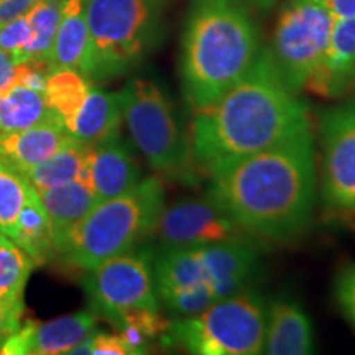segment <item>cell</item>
Returning a JSON list of instances; mask_svg holds the SVG:
<instances>
[{"instance_id":"obj_1","label":"cell","mask_w":355,"mask_h":355,"mask_svg":"<svg viewBox=\"0 0 355 355\" xmlns=\"http://www.w3.org/2000/svg\"><path fill=\"white\" fill-rule=\"evenodd\" d=\"M316 158L313 128H303L212 173L207 196L245 234L265 241H291L313 219Z\"/></svg>"},{"instance_id":"obj_2","label":"cell","mask_w":355,"mask_h":355,"mask_svg":"<svg viewBox=\"0 0 355 355\" xmlns=\"http://www.w3.org/2000/svg\"><path fill=\"white\" fill-rule=\"evenodd\" d=\"M308 127V102L286 86L263 48L241 81L194 115L188 132L191 157L211 176Z\"/></svg>"},{"instance_id":"obj_3","label":"cell","mask_w":355,"mask_h":355,"mask_svg":"<svg viewBox=\"0 0 355 355\" xmlns=\"http://www.w3.org/2000/svg\"><path fill=\"white\" fill-rule=\"evenodd\" d=\"M260 32L243 0H193L181 40L180 78L194 112L209 107L250 71Z\"/></svg>"},{"instance_id":"obj_4","label":"cell","mask_w":355,"mask_h":355,"mask_svg":"<svg viewBox=\"0 0 355 355\" xmlns=\"http://www.w3.org/2000/svg\"><path fill=\"white\" fill-rule=\"evenodd\" d=\"M165 206L162 181L146 178L130 193L96 204L56 243L55 252L68 263L89 272L102 261L133 250L153 235Z\"/></svg>"},{"instance_id":"obj_5","label":"cell","mask_w":355,"mask_h":355,"mask_svg":"<svg viewBox=\"0 0 355 355\" xmlns=\"http://www.w3.org/2000/svg\"><path fill=\"white\" fill-rule=\"evenodd\" d=\"M165 0H86L89 79L104 81L135 68L157 43Z\"/></svg>"},{"instance_id":"obj_6","label":"cell","mask_w":355,"mask_h":355,"mask_svg":"<svg viewBox=\"0 0 355 355\" xmlns=\"http://www.w3.org/2000/svg\"><path fill=\"white\" fill-rule=\"evenodd\" d=\"M117 99L122 121L150 168L159 176L189 181L194 170L189 133L165 89L152 79L135 78L117 92Z\"/></svg>"},{"instance_id":"obj_7","label":"cell","mask_w":355,"mask_h":355,"mask_svg":"<svg viewBox=\"0 0 355 355\" xmlns=\"http://www.w3.org/2000/svg\"><path fill=\"white\" fill-rule=\"evenodd\" d=\"M265 319V300L248 288L194 316L176 318L162 337L168 345L196 355H257L263 347Z\"/></svg>"},{"instance_id":"obj_8","label":"cell","mask_w":355,"mask_h":355,"mask_svg":"<svg viewBox=\"0 0 355 355\" xmlns=\"http://www.w3.org/2000/svg\"><path fill=\"white\" fill-rule=\"evenodd\" d=\"M92 308L115 327L135 311H159L153 259L148 248L127 252L102 261L83 279Z\"/></svg>"},{"instance_id":"obj_9","label":"cell","mask_w":355,"mask_h":355,"mask_svg":"<svg viewBox=\"0 0 355 355\" xmlns=\"http://www.w3.org/2000/svg\"><path fill=\"white\" fill-rule=\"evenodd\" d=\"M332 24L318 0H291L279 15L268 51L293 92L300 94L318 68L329 43Z\"/></svg>"},{"instance_id":"obj_10","label":"cell","mask_w":355,"mask_h":355,"mask_svg":"<svg viewBox=\"0 0 355 355\" xmlns=\"http://www.w3.org/2000/svg\"><path fill=\"white\" fill-rule=\"evenodd\" d=\"M318 191L331 216L355 219V96L319 119Z\"/></svg>"},{"instance_id":"obj_11","label":"cell","mask_w":355,"mask_h":355,"mask_svg":"<svg viewBox=\"0 0 355 355\" xmlns=\"http://www.w3.org/2000/svg\"><path fill=\"white\" fill-rule=\"evenodd\" d=\"M153 234L159 248L206 247L245 239V232L207 194L180 199L163 207Z\"/></svg>"},{"instance_id":"obj_12","label":"cell","mask_w":355,"mask_h":355,"mask_svg":"<svg viewBox=\"0 0 355 355\" xmlns=\"http://www.w3.org/2000/svg\"><path fill=\"white\" fill-rule=\"evenodd\" d=\"M92 313L68 314L48 322L30 321L8 337L0 349L3 355H58L71 354L94 334Z\"/></svg>"},{"instance_id":"obj_13","label":"cell","mask_w":355,"mask_h":355,"mask_svg":"<svg viewBox=\"0 0 355 355\" xmlns=\"http://www.w3.org/2000/svg\"><path fill=\"white\" fill-rule=\"evenodd\" d=\"M204 282L222 300L248 290L261 272L257 248L245 239L199 247Z\"/></svg>"},{"instance_id":"obj_14","label":"cell","mask_w":355,"mask_h":355,"mask_svg":"<svg viewBox=\"0 0 355 355\" xmlns=\"http://www.w3.org/2000/svg\"><path fill=\"white\" fill-rule=\"evenodd\" d=\"M304 89L324 99H343L355 92V19L332 24L326 51Z\"/></svg>"},{"instance_id":"obj_15","label":"cell","mask_w":355,"mask_h":355,"mask_svg":"<svg viewBox=\"0 0 355 355\" xmlns=\"http://www.w3.org/2000/svg\"><path fill=\"white\" fill-rule=\"evenodd\" d=\"M92 189L99 201L123 196L141 181V171L132 150L121 139V133L89 152Z\"/></svg>"},{"instance_id":"obj_16","label":"cell","mask_w":355,"mask_h":355,"mask_svg":"<svg viewBox=\"0 0 355 355\" xmlns=\"http://www.w3.org/2000/svg\"><path fill=\"white\" fill-rule=\"evenodd\" d=\"M314 349V331L303 306L291 298H278L266 308L261 354L306 355Z\"/></svg>"},{"instance_id":"obj_17","label":"cell","mask_w":355,"mask_h":355,"mask_svg":"<svg viewBox=\"0 0 355 355\" xmlns=\"http://www.w3.org/2000/svg\"><path fill=\"white\" fill-rule=\"evenodd\" d=\"M71 137L60 119L25 130L0 133V159L24 173L55 155Z\"/></svg>"},{"instance_id":"obj_18","label":"cell","mask_w":355,"mask_h":355,"mask_svg":"<svg viewBox=\"0 0 355 355\" xmlns=\"http://www.w3.org/2000/svg\"><path fill=\"white\" fill-rule=\"evenodd\" d=\"M48 68L50 73L55 69H74L86 78L89 76L91 43L86 20V0H64Z\"/></svg>"},{"instance_id":"obj_19","label":"cell","mask_w":355,"mask_h":355,"mask_svg":"<svg viewBox=\"0 0 355 355\" xmlns=\"http://www.w3.org/2000/svg\"><path fill=\"white\" fill-rule=\"evenodd\" d=\"M121 125L122 112L117 94L91 86L81 107L66 125V130L71 139L87 146H96L119 135Z\"/></svg>"},{"instance_id":"obj_20","label":"cell","mask_w":355,"mask_h":355,"mask_svg":"<svg viewBox=\"0 0 355 355\" xmlns=\"http://www.w3.org/2000/svg\"><path fill=\"white\" fill-rule=\"evenodd\" d=\"M91 146L71 139L55 155L21 173L37 191H44L56 186L81 180L92 188L91 168H89Z\"/></svg>"},{"instance_id":"obj_21","label":"cell","mask_w":355,"mask_h":355,"mask_svg":"<svg viewBox=\"0 0 355 355\" xmlns=\"http://www.w3.org/2000/svg\"><path fill=\"white\" fill-rule=\"evenodd\" d=\"M37 193L50 216L55 247L96 204L101 202L94 189L81 180Z\"/></svg>"},{"instance_id":"obj_22","label":"cell","mask_w":355,"mask_h":355,"mask_svg":"<svg viewBox=\"0 0 355 355\" xmlns=\"http://www.w3.org/2000/svg\"><path fill=\"white\" fill-rule=\"evenodd\" d=\"M10 241L24 248L37 265L44 263L55 252V237H53L50 216L35 188L21 207Z\"/></svg>"},{"instance_id":"obj_23","label":"cell","mask_w":355,"mask_h":355,"mask_svg":"<svg viewBox=\"0 0 355 355\" xmlns=\"http://www.w3.org/2000/svg\"><path fill=\"white\" fill-rule=\"evenodd\" d=\"M50 119L58 117L48 107L43 91L13 84L0 94V133L25 130Z\"/></svg>"},{"instance_id":"obj_24","label":"cell","mask_w":355,"mask_h":355,"mask_svg":"<svg viewBox=\"0 0 355 355\" xmlns=\"http://www.w3.org/2000/svg\"><path fill=\"white\" fill-rule=\"evenodd\" d=\"M91 84L87 78L74 69H55L44 83V101L53 114L66 127L86 99Z\"/></svg>"},{"instance_id":"obj_25","label":"cell","mask_w":355,"mask_h":355,"mask_svg":"<svg viewBox=\"0 0 355 355\" xmlns=\"http://www.w3.org/2000/svg\"><path fill=\"white\" fill-rule=\"evenodd\" d=\"M64 0H40L26 12L32 25L33 38L26 53V61L46 63L50 61L53 43L61 21Z\"/></svg>"},{"instance_id":"obj_26","label":"cell","mask_w":355,"mask_h":355,"mask_svg":"<svg viewBox=\"0 0 355 355\" xmlns=\"http://www.w3.org/2000/svg\"><path fill=\"white\" fill-rule=\"evenodd\" d=\"M37 266L24 248L10 239H0V300H24V291L30 273Z\"/></svg>"},{"instance_id":"obj_27","label":"cell","mask_w":355,"mask_h":355,"mask_svg":"<svg viewBox=\"0 0 355 355\" xmlns=\"http://www.w3.org/2000/svg\"><path fill=\"white\" fill-rule=\"evenodd\" d=\"M32 191L33 186L19 170L0 159V230L8 239L17 227L21 207Z\"/></svg>"},{"instance_id":"obj_28","label":"cell","mask_w":355,"mask_h":355,"mask_svg":"<svg viewBox=\"0 0 355 355\" xmlns=\"http://www.w3.org/2000/svg\"><path fill=\"white\" fill-rule=\"evenodd\" d=\"M158 300L159 304L165 306L178 318L194 316L217 301L214 291L207 285H193L162 293L158 295Z\"/></svg>"},{"instance_id":"obj_29","label":"cell","mask_w":355,"mask_h":355,"mask_svg":"<svg viewBox=\"0 0 355 355\" xmlns=\"http://www.w3.org/2000/svg\"><path fill=\"white\" fill-rule=\"evenodd\" d=\"M32 38V25L26 13L0 25V48L7 51L15 63L26 61V53H28Z\"/></svg>"},{"instance_id":"obj_30","label":"cell","mask_w":355,"mask_h":355,"mask_svg":"<svg viewBox=\"0 0 355 355\" xmlns=\"http://www.w3.org/2000/svg\"><path fill=\"white\" fill-rule=\"evenodd\" d=\"M337 304L355 329V265H349L337 275L334 285Z\"/></svg>"},{"instance_id":"obj_31","label":"cell","mask_w":355,"mask_h":355,"mask_svg":"<svg viewBox=\"0 0 355 355\" xmlns=\"http://www.w3.org/2000/svg\"><path fill=\"white\" fill-rule=\"evenodd\" d=\"M24 300L6 301L0 300V349L8 337L15 334L21 326L24 316Z\"/></svg>"},{"instance_id":"obj_32","label":"cell","mask_w":355,"mask_h":355,"mask_svg":"<svg viewBox=\"0 0 355 355\" xmlns=\"http://www.w3.org/2000/svg\"><path fill=\"white\" fill-rule=\"evenodd\" d=\"M329 13L332 21L355 19V0H318Z\"/></svg>"},{"instance_id":"obj_33","label":"cell","mask_w":355,"mask_h":355,"mask_svg":"<svg viewBox=\"0 0 355 355\" xmlns=\"http://www.w3.org/2000/svg\"><path fill=\"white\" fill-rule=\"evenodd\" d=\"M17 63L6 50L0 48V94L15 84Z\"/></svg>"},{"instance_id":"obj_34","label":"cell","mask_w":355,"mask_h":355,"mask_svg":"<svg viewBox=\"0 0 355 355\" xmlns=\"http://www.w3.org/2000/svg\"><path fill=\"white\" fill-rule=\"evenodd\" d=\"M248 2L257 8H260V10H270V8L273 7L275 0H248Z\"/></svg>"},{"instance_id":"obj_35","label":"cell","mask_w":355,"mask_h":355,"mask_svg":"<svg viewBox=\"0 0 355 355\" xmlns=\"http://www.w3.org/2000/svg\"><path fill=\"white\" fill-rule=\"evenodd\" d=\"M2 237H6V234H3L2 230H0V239H2Z\"/></svg>"}]
</instances>
